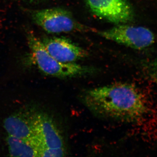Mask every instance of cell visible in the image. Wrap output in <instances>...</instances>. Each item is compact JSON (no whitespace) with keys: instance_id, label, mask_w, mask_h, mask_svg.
Returning a JSON list of instances; mask_svg holds the SVG:
<instances>
[{"instance_id":"obj_2","label":"cell","mask_w":157,"mask_h":157,"mask_svg":"<svg viewBox=\"0 0 157 157\" xmlns=\"http://www.w3.org/2000/svg\"><path fill=\"white\" fill-rule=\"evenodd\" d=\"M29 48L39 70L48 76L59 78H70L91 73L94 70L76 63H63L52 56L43 42L33 33L27 36Z\"/></svg>"},{"instance_id":"obj_8","label":"cell","mask_w":157,"mask_h":157,"mask_svg":"<svg viewBox=\"0 0 157 157\" xmlns=\"http://www.w3.org/2000/svg\"><path fill=\"white\" fill-rule=\"evenodd\" d=\"M4 127L9 136L22 139L35 137L30 116L21 113L10 116L4 121Z\"/></svg>"},{"instance_id":"obj_4","label":"cell","mask_w":157,"mask_h":157,"mask_svg":"<svg viewBox=\"0 0 157 157\" xmlns=\"http://www.w3.org/2000/svg\"><path fill=\"white\" fill-rule=\"evenodd\" d=\"M99 34L107 40L139 50L149 47L155 41L154 34L149 29L124 24L101 31Z\"/></svg>"},{"instance_id":"obj_1","label":"cell","mask_w":157,"mask_h":157,"mask_svg":"<svg viewBox=\"0 0 157 157\" xmlns=\"http://www.w3.org/2000/svg\"><path fill=\"white\" fill-rule=\"evenodd\" d=\"M85 105L97 115L126 122L136 121L147 112L146 102L135 86L116 82L85 92Z\"/></svg>"},{"instance_id":"obj_9","label":"cell","mask_w":157,"mask_h":157,"mask_svg":"<svg viewBox=\"0 0 157 157\" xmlns=\"http://www.w3.org/2000/svg\"><path fill=\"white\" fill-rule=\"evenodd\" d=\"M6 140L11 156L39 157V144L35 136L22 139L8 135Z\"/></svg>"},{"instance_id":"obj_6","label":"cell","mask_w":157,"mask_h":157,"mask_svg":"<svg viewBox=\"0 0 157 157\" xmlns=\"http://www.w3.org/2000/svg\"><path fill=\"white\" fill-rule=\"evenodd\" d=\"M35 137L40 148L65 149L64 140L51 118L45 113H36L30 116Z\"/></svg>"},{"instance_id":"obj_3","label":"cell","mask_w":157,"mask_h":157,"mask_svg":"<svg viewBox=\"0 0 157 157\" xmlns=\"http://www.w3.org/2000/svg\"><path fill=\"white\" fill-rule=\"evenodd\" d=\"M32 17L36 24L48 33H69L83 29L69 11L61 8L36 10L32 12Z\"/></svg>"},{"instance_id":"obj_7","label":"cell","mask_w":157,"mask_h":157,"mask_svg":"<svg viewBox=\"0 0 157 157\" xmlns=\"http://www.w3.org/2000/svg\"><path fill=\"white\" fill-rule=\"evenodd\" d=\"M46 50L53 58L63 63H76L87 56L83 48L63 38L53 37L42 40Z\"/></svg>"},{"instance_id":"obj_10","label":"cell","mask_w":157,"mask_h":157,"mask_svg":"<svg viewBox=\"0 0 157 157\" xmlns=\"http://www.w3.org/2000/svg\"><path fill=\"white\" fill-rule=\"evenodd\" d=\"M144 67L147 77L157 84V58L146 63Z\"/></svg>"},{"instance_id":"obj_11","label":"cell","mask_w":157,"mask_h":157,"mask_svg":"<svg viewBox=\"0 0 157 157\" xmlns=\"http://www.w3.org/2000/svg\"><path fill=\"white\" fill-rule=\"evenodd\" d=\"M28 1H34V0H28Z\"/></svg>"},{"instance_id":"obj_5","label":"cell","mask_w":157,"mask_h":157,"mask_svg":"<svg viewBox=\"0 0 157 157\" xmlns=\"http://www.w3.org/2000/svg\"><path fill=\"white\" fill-rule=\"evenodd\" d=\"M88 7L98 17L116 24L132 21L134 12L128 0H86Z\"/></svg>"}]
</instances>
